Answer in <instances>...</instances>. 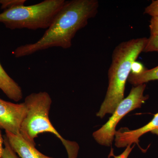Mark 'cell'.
<instances>
[{
    "label": "cell",
    "instance_id": "2e32d148",
    "mask_svg": "<svg viewBox=\"0 0 158 158\" xmlns=\"http://www.w3.org/2000/svg\"><path fill=\"white\" fill-rule=\"evenodd\" d=\"M150 36L158 35V17H152L150 21L149 25Z\"/></svg>",
    "mask_w": 158,
    "mask_h": 158
},
{
    "label": "cell",
    "instance_id": "6da1fadb",
    "mask_svg": "<svg viewBox=\"0 0 158 158\" xmlns=\"http://www.w3.org/2000/svg\"><path fill=\"white\" fill-rule=\"evenodd\" d=\"M98 7L97 0L65 1L42 37L34 43L18 47L13 55L19 58L52 48H70L77 32L96 16Z\"/></svg>",
    "mask_w": 158,
    "mask_h": 158
},
{
    "label": "cell",
    "instance_id": "30bf717a",
    "mask_svg": "<svg viewBox=\"0 0 158 158\" xmlns=\"http://www.w3.org/2000/svg\"><path fill=\"white\" fill-rule=\"evenodd\" d=\"M130 84L137 85L145 84L151 81H158V65L151 69H147L139 75L130 73L128 78Z\"/></svg>",
    "mask_w": 158,
    "mask_h": 158
},
{
    "label": "cell",
    "instance_id": "4fadbf2b",
    "mask_svg": "<svg viewBox=\"0 0 158 158\" xmlns=\"http://www.w3.org/2000/svg\"><path fill=\"white\" fill-rule=\"evenodd\" d=\"M4 149L2 158H19L16 153L11 148L6 136H4Z\"/></svg>",
    "mask_w": 158,
    "mask_h": 158
},
{
    "label": "cell",
    "instance_id": "9a60e30c",
    "mask_svg": "<svg viewBox=\"0 0 158 158\" xmlns=\"http://www.w3.org/2000/svg\"><path fill=\"white\" fill-rule=\"evenodd\" d=\"M146 69V68L141 62L135 61L132 64L131 73L134 75L140 74Z\"/></svg>",
    "mask_w": 158,
    "mask_h": 158
},
{
    "label": "cell",
    "instance_id": "8992f818",
    "mask_svg": "<svg viewBox=\"0 0 158 158\" xmlns=\"http://www.w3.org/2000/svg\"><path fill=\"white\" fill-rule=\"evenodd\" d=\"M27 113L24 102L15 104L0 98V128L19 135L21 126Z\"/></svg>",
    "mask_w": 158,
    "mask_h": 158
},
{
    "label": "cell",
    "instance_id": "3957f363",
    "mask_svg": "<svg viewBox=\"0 0 158 158\" xmlns=\"http://www.w3.org/2000/svg\"><path fill=\"white\" fill-rule=\"evenodd\" d=\"M27 113L22 123L19 135L30 144L36 145L38 135L49 133L59 138L65 147L68 158H77L79 150L76 142L64 139L54 127L50 120L49 112L52 99L45 91L33 93L26 97L23 102Z\"/></svg>",
    "mask_w": 158,
    "mask_h": 158
},
{
    "label": "cell",
    "instance_id": "7a4b0ae2",
    "mask_svg": "<svg viewBox=\"0 0 158 158\" xmlns=\"http://www.w3.org/2000/svg\"><path fill=\"white\" fill-rule=\"evenodd\" d=\"M147 41L145 37L131 39L121 43L114 49L108 71L107 91L97 116L103 118L107 114H113L124 99L132 64L143 52Z\"/></svg>",
    "mask_w": 158,
    "mask_h": 158
},
{
    "label": "cell",
    "instance_id": "7c38bea8",
    "mask_svg": "<svg viewBox=\"0 0 158 158\" xmlns=\"http://www.w3.org/2000/svg\"><path fill=\"white\" fill-rule=\"evenodd\" d=\"M143 52H158V35L150 36L149 38H148L147 44Z\"/></svg>",
    "mask_w": 158,
    "mask_h": 158
},
{
    "label": "cell",
    "instance_id": "e0dca14e",
    "mask_svg": "<svg viewBox=\"0 0 158 158\" xmlns=\"http://www.w3.org/2000/svg\"><path fill=\"white\" fill-rule=\"evenodd\" d=\"M135 146V145H134ZM134 146L133 147H131V145H128L126 149L121 154L118 156H114V158H128L129 156L131 153V152L132 151Z\"/></svg>",
    "mask_w": 158,
    "mask_h": 158
},
{
    "label": "cell",
    "instance_id": "5bb4252c",
    "mask_svg": "<svg viewBox=\"0 0 158 158\" xmlns=\"http://www.w3.org/2000/svg\"><path fill=\"white\" fill-rule=\"evenodd\" d=\"M144 14L152 17H158V0L152 1L144 9Z\"/></svg>",
    "mask_w": 158,
    "mask_h": 158
},
{
    "label": "cell",
    "instance_id": "ac0fdd59",
    "mask_svg": "<svg viewBox=\"0 0 158 158\" xmlns=\"http://www.w3.org/2000/svg\"><path fill=\"white\" fill-rule=\"evenodd\" d=\"M4 137H3L2 134L1 129L0 128V158H2V156L3 149H4Z\"/></svg>",
    "mask_w": 158,
    "mask_h": 158
},
{
    "label": "cell",
    "instance_id": "52a82bcc",
    "mask_svg": "<svg viewBox=\"0 0 158 158\" xmlns=\"http://www.w3.org/2000/svg\"><path fill=\"white\" fill-rule=\"evenodd\" d=\"M149 132L158 135V113L154 115L151 121L140 128L130 130L127 128H121L116 131L115 145L117 148H123L133 143L138 144L139 138Z\"/></svg>",
    "mask_w": 158,
    "mask_h": 158
},
{
    "label": "cell",
    "instance_id": "5b68a950",
    "mask_svg": "<svg viewBox=\"0 0 158 158\" xmlns=\"http://www.w3.org/2000/svg\"><path fill=\"white\" fill-rule=\"evenodd\" d=\"M146 86L142 84L133 87L128 96L120 102L107 122L93 133V137L98 144L108 147L112 145L116 126L121 118L132 110L141 108L149 98L148 95H144Z\"/></svg>",
    "mask_w": 158,
    "mask_h": 158
},
{
    "label": "cell",
    "instance_id": "8fae6325",
    "mask_svg": "<svg viewBox=\"0 0 158 158\" xmlns=\"http://www.w3.org/2000/svg\"><path fill=\"white\" fill-rule=\"evenodd\" d=\"M26 0H0L1 9L4 11L12 9L17 6H24Z\"/></svg>",
    "mask_w": 158,
    "mask_h": 158
},
{
    "label": "cell",
    "instance_id": "277c9868",
    "mask_svg": "<svg viewBox=\"0 0 158 158\" xmlns=\"http://www.w3.org/2000/svg\"><path fill=\"white\" fill-rule=\"evenodd\" d=\"M65 2L45 0L35 5L17 6L0 13V23L11 30L47 29Z\"/></svg>",
    "mask_w": 158,
    "mask_h": 158
},
{
    "label": "cell",
    "instance_id": "9c48e42d",
    "mask_svg": "<svg viewBox=\"0 0 158 158\" xmlns=\"http://www.w3.org/2000/svg\"><path fill=\"white\" fill-rule=\"evenodd\" d=\"M0 90L10 99L19 102L23 98L22 90L3 68L0 63Z\"/></svg>",
    "mask_w": 158,
    "mask_h": 158
},
{
    "label": "cell",
    "instance_id": "ba28073f",
    "mask_svg": "<svg viewBox=\"0 0 158 158\" xmlns=\"http://www.w3.org/2000/svg\"><path fill=\"white\" fill-rule=\"evenodd\" d=\"M10 146L21 158H54L43 154L19 135H14L5 131Z\"/></svg>",
    "mask_w": 158,
    "mask_h": 158
}]
</instances>
